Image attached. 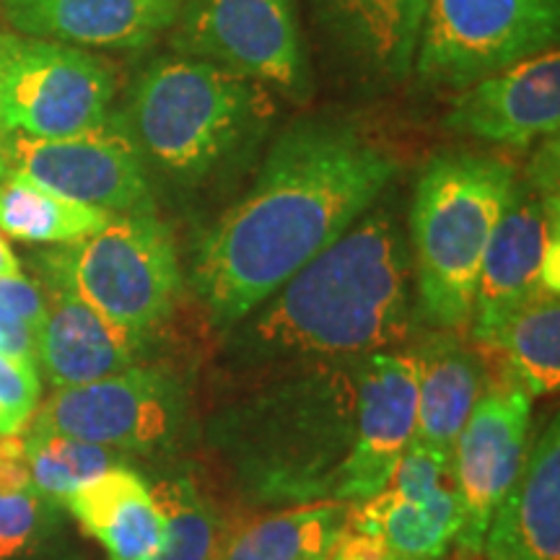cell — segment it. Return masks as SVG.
I'll return each instance as SVG.
<instances>
[{
  "instance_id": "obj_30",
  "label": "cell",
  "mask_w": 560,
  "mask_h": 560,
  "mask_svg": "<svg viewBox=\"0 0 560 560\" xmlns=\"http://www.w3.org/2000/svg\"><path fill=\"white\" fill-rule=\"evenodd\" d=\"M0 310L30 325L37 335L47 310L45 291L24 276H0Z\"/></svg>"
},
{
  "instance_id": "obj_15",
  "label": "cell",
  "mask_w": 560,
  "mask_h": 560,
  "mask_svg": "<svg viewBox=\"0 0 560 560\" xmlns=\"http://www.w3.org/2000/svg\"><path fill=\"white\" fill-rule=\"evenodd\" d=\"M444 125L506 149H529L560 130V55L548 50L457 91Z\"/></svg>"
},
{
  "instance_id": "obj_13",
  "label": "cell",
  "mask_w": 560,
  "mask_h": 560,
  "mask_svg": "<svg viewBox=\"0 0 560 560\" xmlns=\"http://www.w3.org/2000/svg\"><path fill=\"white\" fill-rule=\"evenodd\" d=\"M532 397L524 389H482L454 444V488L462 506L457 545L482 550L488 524L527 459Z\"/></svg>"
},
{
  "instance_id": "obj_5",
  "label": "cell",
  "mask_w": 560,
  "mask_h": 560,
  "mask_svg": "<svg viewBox=\"0 0 560 560\" xmlns=\"http://www.w3.org/2000/svg\"><path fill=\"white\" fill-rule=\"evenodd\" d=\"M516 172L506 159L478 151L436 153L416 182L410 242L418 312L433 330L470 327L480 265Z\"/></svg>"
},
{
  "instance_id": "obj_16",
  "label": "cell",
  "mask_w": 560,
  "mask_h": 560,
  "mask_svg": "<svg viewBox=\"0 0 560 560\" xmlns=\"http://www.w3.org/2000/svg\"><path fill=\"white\" fill-rule=\"evenodd\" d=\"M314 24L335 58L369 86L412 73L425 0H310Z\"/></svg>"
},
{
  "instance_id": "obj_26",
  "label": "cell",
  "mask_w": 560,
  "mask_h": 560,
  "mask_svg": "<svg viewBox=\"0 0 560 560\" xmlns=\"http://www.w3.org/2000/svg\"><path fill=\"white\" fill-rule=\"evenodd\" d=\"M21 441L32 486L50 503H66L81 486L122 465V452L60 433L26 429Z\"/></svg>"
},
{
  "instance_id": "obj_9",
  "label": "cell",
  "mask_w": 560,
  "mask_h": 560,
  "mask_svg": "<svg viewBox=\"0 0 560 560\" xmlns=\"http://www.w3.org/2000/svg\"><path fill=\"white\" fill-rule=\"evenodd\" d=\"M5 174L112 215L153 213L151 172L122 115L68 138L9 132L0 145Z\"/></svg>"
},
{
  "instance_id": "obj_3",
  "label": "cell",
  "mask_w": 560,
  "mask_h": 560,
  "mask_svg": "<svg viewBox=\"0 0 560 560\" xmlns=\"http://www.w3.org/2000/svg\"><path fill=\"white\" fill-rule=\"evenodd\" d=\"M355 361L257 376L255 387L210 418L206 441L244 503L335 501L355 439Z\"/></svg>"
},
{
  "instance_id": "obj_18",
  "label": "cell",
  "mask_w": 560,
  "mask_h": 560,
  "mask_svg": "<svg viewBox=\"0 0 560 560\" xmlns=\"http://www.w3.org/2000/svg\"><path fill=\"white\" fill-rule=\"evenodd\" d=\"M45 319L37 335V361L55 387H79L138 366L145 335L115 325L75 296L45 283Z\"/></svg>"
},
{
  "instance_id": "obj_1",
  "label": "cell",
  "mask_w": 560,
  "mask_h": 560,
  "mask_svg": "<svg viewBox=\"0 0 560 560\" xmlns=\"http://www.w3.org/2000/svg\"><path fill=\"white\" fill-rule=\"evenodd\" d=\"M400 159L342 117L280 132L247 192L223 210L192 257V289L210 327L229 332L363 219Z\"/></svg>"
},
{
  "instance_id": "obj_7",
  "label": "cell",
  "mask_w": 560,
  "mask_h": 560,
  "mask_svg": "<svg viewBox=\"0 0 560 560\" xmlns=\"http://www.w3.org/2000/svg\"><path fill=\"white\" fill-rule=\"evenodd\" d=\"M560 0H425L412 70L462 91L558 47Z\"/></svg>"
},
{
  "instance_id": "obj_28",
  "label": "cell",
  "mask_w": 560,
  "mask_h": 560,
  "mask_svg": "<svg viewBox=\"0 0 560 560\" xmlns=\"http://www.w3.org/2000/svg\"><path fill=\"white\" fill-rule=\"evenodd\" d=\"M37 361L0 350V436H16L39 408Z\"/></svg>"
},
{
  "instance_id": "obj_11",
  "label": "cell",
  "mask_w": 560,
  "mask_h": 560,
  "mask_svg": "<svg viewBox=\"0 0 560 560\" xmlns=\"http://www.w3.org/2000/svg\"><path fill=\"white\" fill-rule=\"evenodd\" d=\"M187 416V392L161 366H130L79 387H60L26 429L60 433L115 452L161 450Z\"/></svg>"
},
{
  "instance_id": "obj_6",
  "label": "cell",
  "mask_w": 560,
  "mask_h": 560,
  "mask_svg": "<svg viewBox=\"0 0 560 560\" xmlns=\"http://www.w3.org/2000/svg\"><path fill=\"white\" fill-rule=\"evenodd\" d=\"M39 270L47 285L73 291L102 317L138 335L170 319L182 289L174 236L156 210L115 215L86 240L45 252Z\"/></svg>"
},
{
  "instance_id": "obj_21",
  "label": "cell",
  "mask_w": 560,
  "mask_h": 560,
  "mask_svg": "<svg viewBox=\"0 0 560 560\" xmlns=\"http://www.w3.org/2000/svg\"><path fill=\"white\" fill-rule=\"evenodd\" d=\"M418 376L416 439L454 454L462 429L482 395V363L459 332L433 330L410 350Z\"/></svg>"
},
{
  "instance_id": "obj_25",
  "label": "cell",
  "mask_w": 560,
  "mask_h": 560,
  "mask_svg": "<svg viewBox=\"0 0 560 560\" xmlns=\"http://www.w3.org/2000/svg\"><path fill=\"white\" fill-rule=\"evenodd\" d=\"M115 215L42 190L5 174L0 179V234L32 244H75L102 231Z\"/></svg>"
},
{
  "instance_id": "obj_23",
  "label": "cell",
  "mask_w": 560,
  "mask_h": 560,
  "mask_svg": "<svg viewBox=\"0 0 560 560\" xmlns=\"http://www.w3.org/2000/svg\"><path fill=\"white\" fill-rule=\"evenodd\" d=\"M348 506L382 532L397 560H439L457 540L462 527V506L454 482L420 499H400L382 490L374 499Z\"/></svg>"
},
{
  "instance_id": "obj_8",
  "label": "cell",
  "mask_w": 560,
  "mask_h": 560,
  "mask_svg": "<svg viewBox=\"0 0 560 560\" xmlns=\"http://www.w3.org/2000/svg\"><path fill=\"white\" fill-rule=\"evenodd\" d=\"M115 70L73 45L5 32L0 55V115L9 132L68 138L109 117Z\"/></svg>"
},
{
  "instance_id": "obj_29",
  "label": "cell",
  "mask_w": 560,
  "mask_h": 560,
  "mask_svg": "<svg viewBox=\"0 0 560 560\" xmlns=\"http://www.w3.org/2000/svg\"><path fill=\"white\" fill-rule=\"evenodd\" d=\"M47 509L50 501L34 488L0 490V560L19 558L32 548L45 527Z\"/></svg>"
},
{
  "instance_id": "obj_20",
  "label": "cell",
  "mask_w": 560,
  "mask_h": 560,
  "mask_svg": "<svg viewBox=\"0 0 560 560\" xmlns=\"http://www.w3.org/2000/svg\"><path fill=\"white\" fill-rule=\"evenodd\" d=\"M66 506L109 560H151L164 548L166 524L153 490L125 465L81 486Z\"/></svg>"
},
{
  "instance_id": "obj_33",
  "label": "cell",
  "mask_w": 560,
  "mask_h": 560,
  "mask_svg": "<svg viewBox=\"0 0 560 560\" xmlns=\"http://www.w3.org/2000/svg\"><path fill=\"white\" fill-rule=\"evenodd\" d=\"M3 37H5V32H0V55H3ZM5 136H9V130H5V125H3V115H0V145H3Z\"/></svg>"
},
{
  "instance_id": "obj_31",
  "label": "cell",
  "mask_w": 560,
  "mask_h": 560,
  "mask_svg": "<svg viewBox=\"0 0 560 560\" xmlns=\"http://www.w3.org/2000/svg\"><path fill=\"white\" fill-rule=\"evenodd\" d=\"M0 350H3V353L19 355V359L37 361V340H34V330L5 310H0Z\"/></svg>"
},
{
  "instance_id": "obj_32",
  "label": "cell",
  "mask_w": 560,
  "mask_h": 560,
  "mask_svg": "<svg viewBox=\"0 0 560 560\" xmlns=\"http://www.w3.org/2000/svg\"><path fill=\"white\" fill-rule=\"evenodd\" d=\"M0 276H21V265L3 234H0Z\"/></svg>"
},
{
  "instance_id": "obj_12",
  "label": "cell",
  "mask_w": 560,
  "mask_h": 560,
  "mask_svg": "<svg viewBox=\"0 0 560 560\" xmlns=\"http://www.w3.org/2000/svg\"><path fill=\"white\" fill-rule=\"evenodd\" d=\"M558 190L516 179L480 265L467 327L472 342H486L532 293H558Z\"/></svg>"
},
{
  "instance_id": "obj_17",
  "label": "cell",
  "mask_w": 560,
  "mask_h": 560,
  "mask_svg": "<svg viewBox=\"0 0 560 560\" xmlns=\"http://www.w3.org/2000/svg\"><path fill=\"white\" fill-rule=\"evenodd\" d=\"M185 0H0L19 34L62 45L140 50L170 32Z\"/></svg>"
},
{
  "instance_id": "obj_10",
  "label": "cell",
  "mask_w": 560,
  "mask_h": 560,
  "mask_svg": "<svg viewBox=\"0 0 560 560\" xmlns=\"http://www.w3.org/2000/svg\"><path fill=\"white\" fill-rule=\"evenodd\" d=\"M172 30L182 58L213 62L291 96L310 91L296 0H185Z\"/></svg>"
},
{
  "instance_id": "obj_4",
  "label": "cell",
  "mask_w": 560,
  "mask_h": 560,
  "mask_svg": "<svg viewBox=\"0 0 560 560\" xmlns=\"http://www.w3.org/2000/svg\"><path fill=\"white\" fill-rule=\"evenodd\" d=\"M120 115L149 172L195 190L249 156L272 100L262 83L179 55L138 75Z\"/></svg>"
},
{
  "instance_id": "obj_24",
  "label": "cell",
  "mask_w": 560,
  "mask_h": 560,
  "mask_svg": "<svg viewBox=\"0 0 560 560\" xmlns=\"http://www.w3.org/2000/svg\"><path fill=\"white\" fill-rule=\"evenodd\" d=\"M478 348L493 350L529 397L552 395L560 384L558 293L537 291Z\"/></svg>"
},
{
  "instance_id": "obj_14",
  "label": "cell",
  "mask_w": 560,
  "mask_h": 560,
  "mask_svg": "<svg viewBox=\"0 0 560 560\" xmlns=\"http://www.w3.org/2000/svg\"><path fill=\"white\" fill-rule=\"evenodd\" d=\"M416 425L418 376L412 355L382 350L355 361V439L335 501L359 503L382 493L416 436Z\"/></svg>"
},
{
  "instance_id": "obj_27",
  "label": "cell",
  "mask_w": 560,
  "mask_h": 560,
  "mask_svg": "<svg viewBox=\"0 0 560 560\" xmlns=\"http://www.w3.org/2000/svg\"><path fill=\"white\" fill-rule=\"evenodd\" d=\"M166 524V540L151 560H213L223 537L221 520L190 478H172L153 490Z\"/></svg>"
},
{
  "instance_id": "obj_2",
  "label": "cell",
  "mask_w": 560,
  "mask_h": 560,
  "mask_svg": "<svg viewBox=\"0 0 560 560\" xmlns=\"http://www.w3.org/2000/svg\"><path fill=\"white\" fill-rule=\"evenodd\" d=\"M410 255L397 215L371 208L226 332L223 361L257 376L350 361L408 340Z\"/></svg>"
},
{
  "instance_id": "obj_19",
  "label": "cell",
  "mask_w": 560,
  "mask_h": 560,
  "mask_svg": "<svg viewBox=\"0 0 560 560\" xmlns=\"http://www.w3.org/2000/svg\"><path fill=\"white\" fill-rule=\"evenodd\" d=\"M488 560H560V429L558 418L527 452L522 472L488 524Z\"/></svg>"
},
{
  "instance_id": "obj_22",
  "label": "cell",
  "mask_w": 560,
  "mask_h": 560,
  "mask_svg": "<svg viewBox=\"0 0 560 560\" xmlns=\"http://www.w3.org/2000/svg\"><path fill=\"white\" fill-rule=\"evenodd\" d=\"M346 520V503L278 509L223 535L213 560H325Z\"/></svg>"
},
{
  "instance_id": "obj_34",
  "label": "cell",
  "mask_w": 560,
  "mask_h": 560,
  "mask_svg": "<svg viewBox=\"0 0 560 560\" xmlns=\"http://www.w3.org/2000/svg\"><path fill=\"white\" fill-rule=\"evenodd\" d=\"M5 177V164H3V159H0V179Z\"/></svg>"
}]
</instances>
